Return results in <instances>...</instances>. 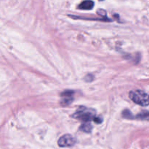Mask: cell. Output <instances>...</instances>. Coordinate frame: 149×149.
Instances as JSON below:
<instances>
[{
  "mask_svg": "<svg viewBox=\"0 0 149 149\" xmlns=\"http://www.w3.org/2000/svg\"><path fill=\"white\" fill-rule=\"evenodd\" d=\"M94 7V2L92 0H85L79 5V9L81 10H92Z\"/></svg>",
  "mask_w": 149,
  "mask_h": 149,
  "instance_id": "cell-4",
  "label": "cell"
},
{
  "mask_svg": "<svg viewBox=\"0 0 149 149\" xmlns=\"http://www.w3.org/2000/svg\"><path fill=\"white\" fill-rule=\"evenodd\" d=\"M137 118L141 120H146V121H149V112L148 111H143L137 115Z\"/></svg>",
  "mask_w": 149,
  "mask_h": 149,
  "instance_id": "cell-6",
  "label": "cell"
},
{
  "mask_svg": "<svg viewBox=\"0 0 149 149\" xmlns=\"http://www.w3.org/2000/svg\"><path fill=\"white\" fill-rule=\"evenodd\" d=\"M130 98L135 103L141 106H148L149 105V95L141 90L132 91L130 93Z\"/></svg>",
  "mask_w": 149,
  "mask_h": 149,
  "instance_id": "cell-2",
  "label": "cell"
},
{
  "mask_svg": "<svg viewBox=\"0 0 149 149\" xmlns=\"http://www.w3.org/2000/svg\"><path fill=\"white\" fill-rule=\"evenodd\" d=\"M76 143V139L71 134H65L60 137L58 144L60 147H71Z\"/></svg>",
  "mask_w": 149,
  "mask_h": 149,
  "instance_id": "cell-3",
  "label": "cell"
},
{
  "mask_svg": "<svg viewBox=\"0 0 149 149\" xmlns=\"http://www.w3.org/2000/svg\"><path fill=\"white\" fill-rule=\"evenodd\" d=\"M74 118L77 119L81 120L83 121H94L96 123H101L102 118L100 117H97L95 115V112L92 109H87L85 108H81L74 115Z\"/></svg>",
  "mask_w": 149,
  "mask_h": 149,
  "instance_id": "cell-1",
  "label": "cell"
},
{
  "mask_svg": "<svg viewBox=\"0 0 149 149\" xmlns=\"http://www.w3.org/2000/svg\"><path fill=\"white\" fill-rule=\"evenodd\" d=\"M97 13H98L99 15H100L101 16H105L106 14V11H104V10H100L99 11H97Z\"/></svg>",
  "mask_w": 149,
  "mask_h": 149,
  "instance_id": "cell-7",
  "label": "cell"
},
{
  "mask_svg": "<svg viewBox=\"0 0 149 149\" xmlns=\"http://www.w3.org/2000/svg\"><path fill=\"white\" fill-rule=\"evenodd\" d=\"M92 129H93V127H92L91 124H90V123H84V124H83L80 127V129L81 130V131H84V132H90V131H92Z\"/></svg>",
  "mask_w": 149,
  "mask_h": 149,
  "instance_id": "cell-5",
  "label": "cell"
},
{
  "mask_svg": "<svg viewBox=\"0 0 149 149\" xmlns=\"http://www.w3.org/2000/svg\"><path fill=\"white\" fill-rule=\"evenodd\" d=\"M100 1H103V0H100Z\"/></svg>",
  "mask_w": 149,
  "mask_h": 149,
  "instance_id": "cell-8",
  "label": "cell"
}]
</instances>
